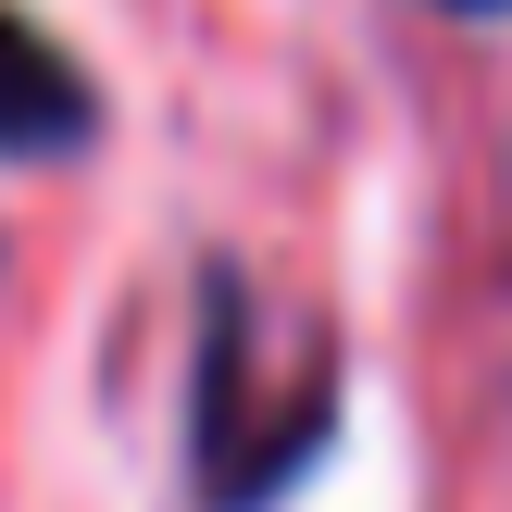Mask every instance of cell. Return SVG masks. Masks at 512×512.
<instances>
[{
	"label": "cell",
	"mask_w": 512,
	"mask_h": 512,
	"mask_svg": "<svg viewBox=\"0 0 512 512\" xmlns=\"http://www.w3.org/2000/svg\"><path fill=\"white\" fill-rule=\"evenodd\" d=\"M88 125H100V100H88V75H75V50L38 38V25L0 0V150H13V163H63V150H88Z\"/></svg>",
	"instance_id": "obj_1"
},
{
	"label": "cell",
	"mask_w": 512,
	"mask_h": 512,
	"mask_svg": "<svg viewBox=\"0 0 512 512\" xmlns=\"http://www.w3.org/2000/svg\"><path fill=\"white\" fill-rule=\"evenodd\" d=\"M450 13H512V0H450Z\"/></svg>",
	"instance_id": "obj_2"
}]
</instances>
